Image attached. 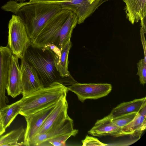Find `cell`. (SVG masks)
Wrapping results in <instances>:
<instances>
[{
    "label": "cell",
    "instance_id": "cell-15",
    "mask_svg": "<svg viewBox=\"0 0 146 146\" xmlns=\"http://www.w3.org/2000/svg\"><path fill=\"white\" fill-rule=\"evenodd\" d=\"M125 3L126 18L133 24L146 17V0H122Z\"/></svg>",
    "mask_w": 146,
    "mask_h": 146
},
{
    "label": "cell",
    "instance_id": "cell-18",
    "mask_svg": "<svg viewBox=\"0 0 146 146\" xmlns=\"http://www.w3.org/2000/svg\"><path fill=\"white\" fill-rule=\"evenodd\" d=\"M78 18L76 15L72 11L60 29L58 47L61 50L64 44L71 38L73 29L78 24Z\"/></svg>",
    "mask_w": 146,
    "mask_h": 146
},
{
    "label": "cell",
    "instance_id": "cell-19",
    "mask_svg": "<svg viewBox=\"0 0 146 146\" xmlns=\"http://www.w3.org/2000/svg\"><path fill=\"white\" fill-rule=\"evenodd\" d=\"M21 108V100L9 105H7L0 109L3 125L6 129L9 126L17 115Z\"/></svg>",
    "mask_w": 146,
    "mask_h": 146
},
{
    "label": "cell",
    "instance_id": "cell-6",
    "mask_svg": "<svg viewBox=\"0 0 146 146\" xmlns=\"http://www.w3.org/2000/svg\"><path fill=\"white\" fill-rule=\"evenodd\" d=\"M68 91L75 94L78 99L84 102L87 99H97L108 95L112 89L108 83H76L67 87Z\"/></svg>",
    "mask_w": 146,
    "mask_h": 146
},
{
    "label": "cell",
    "instance_id": "cell-5",
    "mask_svg": "<svg viewBox=\"0 0 146 146\" xmlns=\"http://www.w3.org/2000/svg\"><path fill=\"white\" fill-rule=\"evenodd\" d=\"M8 46L13 54L21 59L26 49L31 44L25 27L19 17L13 15L8 24Z\"/></svg>",
    "mask_w": 146,
    "mask_h": 146
},
{
    "label": "cell",
    "instance_id": "cell-16",
    "mask_svg": "<svg viewBox=\"0 0 146 146\" xmlns=\"http://www.w3.org/2000/svg\"><path fill=\"white\" fill-rule=\"evenodd\" d=\"M146 104L145 97L123 102L113 108L109 115L113 119L131 113H138Z\"/></svg>",
    "mask_w": 146,
    "mask_h": 146
},
{
    "label": "cell",
    "instance_id": "cell-9",
    "mask_svg": "<svg viewBox=\"0 0 146 146\" xmlns=\"http://www.w3.org/2000/svg\"><path fill=\"white\" fill-rule=\"evenodd\" d=\"M23 97L29 95L43 87L38 74L33 66L21 59L20 67Z\"/></svg>",
    "mask_w": 146,
    "mask_h": 146
},
{
    "label": "cell",
    "instance_id": "cell-10",
    "mask_svg": "<svg viewBox=\"0 0 146 146\" xmlns=\"http://www.w3.org/2000/svg\"><path fill=\"white\" fill-rule=\"evenodd\" d=\"M68 107L66 97L59 100L36 135L44 133L60 125L70 118L68 114Z\"/></svg>",
    "mask_w": 146,
    "mask_h": 146
},
{
    "label": "cell",
    "instance_id": "cell-31",
    "mask_svg": "<svg viewBox=\"0 0 146 146\" xmlns=\"http://www.w3.org/2000/svg\"><path fill=\"white\" fill-rule=\"evenodd\" d=\"M110 0H105V1L106 2V1H110Z\"/></svg>",
    "mask_w": 146,
    "mask_h": 146
},
{
    "label": "cell",
    "instance_id": "cell-23",
    "mask_svg": "<svg viewBox=\"0 0 146 146\" xmlns=\"http://www.w3.org/2000/svg\"><path fill=\"white\" fill-rule=\"evenodd\" d=\"M138 113L133 112L112 119L113 122L118 127L122 128L131 122Z\"/></svg>",
    "mask_w": 146,
    "mask_h": 146
},
{
    "label": "cell",
    "instance_id": "cell-29",
    "mask_svg": "<svg viewBox=\"0 0 146 146\" xmlns=\"http://www.w3.org/2000/svg\"><path fill=\"white\" fill-rule=\"evenodd\" d=\"M5 131V129L3 125L0 123V136Z\"/></svg>",
    "mask_w": 146,
    "mask_h": 146
},
{
    "label": "cell",
    "instance_id": "cell-7",
    "mask_svg": "<svg viewBox=\"0 0 146 146\" xmlns=\"http://www.w3.org/2000/svg\"><path fill=\"white\" fill-rule=\"evenodd\" d=\"M105 2V0H95L91 3L88 0H66L52 3L59 5L62 9L74 12L78 17V24H80Z\"/></svg>",
    "mask_w": 146,
    "mask_h": 146
},
{
    "label": "cell",
    "instance_id": "cell-3",
    "mask_svg": "<svg viewBox=\"0 0 146 146\" xmlns=\"http://www.w3.org/2000/svg\"><path fill=\"white\" fill-rule=\"evenodd\" d=\"M68 91L67 87L58 82L42 87L20 99L19 114L24 117L56 103L66 96Z\"/></svg>",
    "mask_w": 146,
    "mask_h": 146
},
{
    "label": "cell",
    "instance_id": "cell-13",
    "mask_svg": "<svg viewBox=\"0 0 146 146\" xmlns=\"http://www.w3.org/2000/svg\"><path fill=\"white\" fill-rule=\"evenodd\" d=\"M19 58L13 54L11 59L6 90L8 95L13 98L21 94V79Z\"/></svg>",
    "mask_w": 146,
    "mask_h": 146
},
{
    "label": "cell",
    "instance_id": "cell-25",
    "mask_svg": "<svg viewBox=\"0 0 146 146\" xmlns=\"http://www.w3.org/2000/svg\"><path fill=\"white\" fill-rule=\"evenodd\" d=\"M83 146H106L109 145L103 143L95 137L87 135L82 141Z\"/></svg>",
    "mask_w": 146,
    "mask_h": 146
},
{
    "label": "cell",
    "instance_id": "cell-14",
    "mask_svg": "<svg viewBox=\"0 0 146 146\" xmlns=\"http://www.w3.org/2000/svg\"><path fill=\"white\" fill-rule=\"evenodd\" d=\"M73 126V121L70 118L60 125L44 133L35 135L30 141L28 146H41L48 140L73 131L75 130Z\"/></svg>",
    "mask_w": 146,
    "mask_h": 146
},
{
    "label": "cell",
    "instance_id": "cell-26",
    "mask_svg": "<svg viewBox=\"0 0 146 146\" xmlns=\"http://www.w3.org/2000/svg\"><path fill=\"white\" fill-rule=\"evenodd\" d=\"M42 49L43 51L47 50L51 51L58 57L59 61L61 56V51L58 46L53 44H48L42 48Z\"/></svg>",
    "mask_w": 146,
    "mask_h": 146
},
{
    "label": "cell",
    "instance_id": "cell-24",
    "mask_svg": "<svg viewBox=\"0 0 146 146\" xmlns=\"http://www.w3.org/2000/svg\"><path fill=\"white\" fill-rule=\"evenodd\" d=\"M137 64L138 72L137 75L139 77L140 84L144 85L146 83V60L142 59Z\"/></svg>",
    "mask_w": 146,
    "mask_h": 146
},
{
    "label": "cell",
    "instance_id": "cell-21",
    "mask_svg": "<svg viewBox=\"0 0 146 146\" xmlns=\"http://www.w3.org/2000/svg\"><path fill=\"white\" fill-rule=\"evenodd\" d=\"M25 130L23 126L13 130L0 137V146H18L23 145V142L18 141L24 137Z\"/></svg>",
    "mask_w": 146,
    "mask_h": 146
},
{
    "label": "cell",
    "instance_id": "cell-8",
    "mask_svg": "<svg viewBox=\"0 0 146 146\" xmlns=\"http://www.w3.org/2000/svg\"><path fill=\"white\" fill-rule=\"evenodd\" d=\"M57 103L24 117L27 127L24 136L23 145L28 146L30 141L36 135Z\"/></svg>",
    "mask_w": 146,
    "mask_h": 146
},
{
    "label": "cell",
    "instance_id": "cell-12",
    "mask_svg": "<svg viewBox=\"0 0 146 146\" xmlns=\"http://www.w3.org/2000/svg\"><path fill=\"white\" fill-rule=\"evenodd\" d=\"M112 119L108 115L101 119L97 120L94 126L88 131V133L99 137L106 136L118 137L127 135L122 131L121 127L113 122Z\"/></svg>",
    "mask_w": 146,
    "mask_h": 146
},
{
    "label": "cell",
    "instance_id": "cell-28",
    "mask_svg": "<svg viewBox=\"0 0 146 146\" xmlns=\"http://www.w3.org/2000/svg\"><path fill=\"white\" fill-rule=\"evenodd\" d=\"M66 0H29L30 2L36 3H54L61 2Z\"/></svg>",
    "mask_w": 146,
    "mask_h": 146
},
{
    "label": "cell",
    "instance_id": "cell-4",
    "mask_svg": "<svg viewBox=\"0 0 146 146\" xmlns=\"http://www.w3.org/2000/svg\"><path fill=\"white\" fill-rule=\"evenodd\" d=\"M71 12L62 9L48 21L39 34L31 41V45L41 48L48 44L58 46L60 29Z\"/></svg>",
    "mask_w": 146,
    "mask_h": 146
},
{
    "label": "cell",
    "instance_id": "cell-1",
    "mask_svg": "<svg viewBox=\"0 0 146 146\" xmlns=\"http://www.w3.org/2000/svg\"><path fill=\"white\" fill-rule=\"evenodd\" d=\"M19 17L31 41L39 34L48 21L62 9L52 3H22L10 0L1 7Z\"/></svg>",
    "mask_w": 146,
    "mask_h": 146
},
{
    "label": "cell",
    "instance_id": "cell-27",
    "mask_svg": "<svg viewBox=\"0 0 146 146\" xmlns=\"http://www.w3.org/2000/svg\"><path fill=\"white\" fill-rule=\"evenodd\" d=\"M146 33V32L141 27L140 32L141 40L142 42L144 53V58L145 60H146V42L145 37V34Z\"/></svg>",
    "mask_w": 146,
    "mask_h": 146
},
{
    "label": "cell",
    "instance_id": "cell-22",
    "mask_svg": "<svg viewBox=\"0 0 146 146\" xmlns=\"http://www.w3.org/2000/svg\"><path fill=\"white\" fill-rule=\"evenodd\" d=\"M78 130L75 129L73 131L59 135L50 139L42 144L41 146H63L66 145V141L71 136H75Z\"/></svg>",
    "mask_w": 146,
    "mask_h": 146
},
{
    "label": "cell",
    "instance_id": "cell-17",
    "mask_svg": "<svg viewBox=\"0 0 146 146\" xmlns=\"http://www.w3.org/2000/svg\"><path fill=\"white\" fill-rule=\"evenodd\" d=\"M146 104L137 113L130 123L121 128L122 131L127 135L140 136L146 127Z\"/></svg>",
    "mask_w": 146,
    "mask_h": 146
},
{
    "label": "cell",
    "instance_id": "cell-2",
    "mask_svg": "<svg viewBox=\"0 0 146 146\" xmlns=\"http://www.w3.org/2000/svg\"><path fill=\"white\" fill-rule=\"evenodd\" d=\"M21 59L35 68L44 87L58 82V77L60 76L55 64L58 62L59 58L50 50L43 51L42 48L35 47L31 44L24 51Z\"/></svg>",
    "mask_w": 146,
    "mask_h": 146
},
{
    "label": "cell",
    "instance_id": "cell-20",
    "mask_svg": "<svg viewBox=\"0 0 146 146\" xmlns=\"http://www.w3.org/2000/svg\"><path fill=\"white\" fill-rule=\"evenodd\" d=\"M69 38L63 46L61 50L60 60L55 67L60 76L62 78L70 77V75L68 71V56L71 47V42Z\"/></svg>",
    "mask_w": 146,
    "mask_h": 146
},
{
    "label": "cell",
    "instance_id": "cell-30",
    "mask_svg": "<svg viewBox=\"0 0 146 146\" xmlns=\"http://www.w3.org/2000/svg\"><path fill=\"white\" fill-rule=\"evenodd\" d=\"M0 123L2 125H3V121L2 116H1V111H0ZM3 126H4V125H3Z\"/></svg>",
    "mask_w": 146,
    "mask_h": 146
},
{
    "label": "cell",
    "instance_id": "cell-11",
    "mask_svg": "<svg viewBox=\"0 0 146 146\" xmlns=\"http://www.w3.org/2000/svg\"><path fill=\"white\" fill-rule=\"evenodd\" d=\"M13 54L7 46H0V109L7 106L5 95L6 86Z\"/></svg>",
    "mask_w": 146,
    "mask_h": 146
}]
</instances>
